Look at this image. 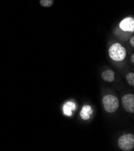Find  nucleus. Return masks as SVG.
Here are the masks:
<instances>
[{"mask_svg": "<svg viewBox=\"0 0 134 151\" xmlns=\"http://www.w3.org/2000/svg\"><path fill=\"white\" fill-rule=\"evenodd\" d=\"M131 60H132V62L134 63V54H132L131 56Z\"/></svg>", "mask_w": 134, "mask_h": 151, "instance_id": "nucleus-12", "label": "nucleus"}, {"mask_svg": "<svg viewBox=\"0 0 134 151\" xmlns=\"http://www.w3.org/2000/svg\"><path fill=\"white\" fill-rule=\"evenodd\" d=\"M118 145L123 150H130L134 146V136L133 135L128 134L122 135L118 139Z\"/></svg>", "mask_w": 134, "mask_h": 151, "instance_id": "nucleus-3", "label": "nucleus"}, {"mask_svg": "<svg viewBox=\"0 0 134 151\" xmlns=\"http://www.w3.org/2000/svg\"><path fill=\"white\" fill-rule=\"evenodd\" d=\"M130 43L132 45V47H134V37H132L130 39Z\"/></svg>", "mask_w": 134, "mask_h": 151, "instance_id": "nucleus-11", "label": "nucleus"}, {"mask_svg": "<svg viewBox=\"0 0 134 151\" xmlns=\"http://www.w3.org/2000/svg\"><path fill=\"white\" fill-rule=\"evenodd\" d=\"M40 4L44 7H49L54 4V0H40Z\"/></svg>", "mask_w": 134, "mask_h": 151, "instance_id": "nucleus-9", "label": "nucleus"}, {"mask_svg": "<svg viewBox=\"0 0 134 151\" xmlns=\"http://www.w3.org/2000/svg\"><path fill=\"white\" fill-rule=\"evenodd\" d=\"M126 80L128 82V83L132 86H134V73L133 72H130L129 73H128L126 75Z\"/></svg>", "mask_w": 134, "mask_h": 151, "instance_id": "nucleus-10", "label": "nucleus"}, {"mask_svg": "<svg viewBox=\"0 0 134 151\" xmlns=\"http://www.w3.org/2000/svg\"><path fill=\"white\" fill-rule=\"evenodd\" d=\"M76 105L73 102H67L63 106V110L64 115L71 116L72 115V111L75 110Z\"/></svg>", "mask_w": 134, "mask_h": 151, "instance_id": "nucleus-6", "label": "nucleus"}, {"mask_svg": "<svg viewBox=\"0 0 134 151\" xmlns=\"http://www.w3.org/2000/svg\"><path fill=\"white\" fill-rule=\"evenodd\" d=\"M119 27L124 32H134V19L133 18L128 17L123 19Z\"/></svg>", "mask_w": 134, "mask_h": 151, "instance_id": "nucleus-5", "label": "nucleus"}, {"mask_svg": "<svg viewBox=\"0 0 134 151\" xmlns=\"http://www.w3.org/2000/svg\"><path fill=\"white\" fill-rule=\"evenodd\" d=\"M93 113V109L90 105H84L80 112L81 117L83 120H88L90 119V115Z\"/></svg>", "mask_w": 134, "mask_h": 151, "instance_id": "nucleus-7", "label": "nucleus"}, {"mask_svg": "<svg viewBox=\"0 0 134 151\" xmlns=\"http://www.w3.org/2000/svg\"><path fill=\"white\" fill-rule=\"evenodd\" d=\"M114 75H115V73L113 70L108 69V70H106L102 72V78L105 81H107L108 83H111L115 79Z\"/></svg>", "mask_w": 134, "mask_h": 151, "instance_id": "nucleus-8", "label": "nucleus"}, {"mask_svg": "<svg viewBox=\"0 0 134 151\" xmlns=\"http://www.w3.org/2000/svg\"><path fill=\"white\" fill-rule=\"evenodd\" d=\"M103 107L108 113H114L118 108L119 101L117 97L113 95H107L102 100Z\"/></svg>", "mask_w": 134, "mask_h": 151, "instance_id": "nucleus-2", "label": "nucleus"}, {"mask_svg": "<svg viewBox=\"0 0 134 151\" xmlns=\"http://www.w3.org/2000/svg\"><path fill=\"white\" fill-rule=\"evenodd\" d=\"M110 58L115 62H121L126 57V50L120 43H114L109 49Z\"/></svg>", "mask_w": 134, "mask_h": 151, "instance_id": "nucleus-1", "label": "nucleus"}, {"mask_svg": "<svg viewBox=\"0 0 134 151\" xmlns=\"http://www.w3.org/2000/svg\"><path fill=\"white\" fill-rule=\"evenodd\" d=\"M122 104L124 109L129 113L134 112V95L127 94L122 98Z\"/></svg>", "mask_w": 134, "mask_h": 151, "instance_id": "nucleus-4", "label": "nucleus"}]
</instances>
